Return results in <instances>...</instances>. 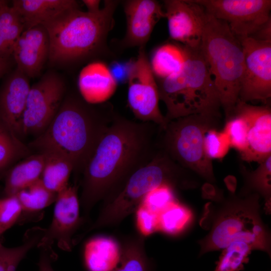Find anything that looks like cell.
<instances>
[{
    "instance_id": "obj_1",
    "label": "cell",
    "mask_w": 271,
    "mask_h": 271,
    "mask_svg": "<svg viewBox=\"0 0 271 271\" xmlns=\"http://www.w3.org/2000/svg\"><path fill=\"white\" fill-rule=\"evenodd\" d=\"M159 131L154 123L117 115L82 173L79 201L86 214L99 201L114 198L130 176L153 158Z\"/></svg>"
},
{
    "instance_id": "obj_2",
    "label": "cell",
    "mask_w": 271,
    "mask_h": 271,
    "mask_svg": "<svg viewBox=\"0 0 271 271\" xmlns=\"http://www.w3.org/2000/svg\"><path fill=\"white\" fill-rule=\"evenodd\" d=\"M118 114L106 103L96 106L75 94L65 96L45 131L29 144L37 153H54L70 160L82 173L98 143Z\"/></svg>"
},
{
    "instance_id": "obj_3",
    "label": "cell",
    "mask_w": 271,
    "mask_h": 271,
    "mask_svg": "<svg viewBox=\"0 0 271 271\" xmlns=\"http://www.w3.org/2000/svg\"><path fill=\"white\" fill-rule=\"evenodd\" d=\"M116 1L106 0L98 13L69 9L44 24L50 40L49 61L53 65L78 62L103 50L113 26Z\"/></svg>"
},
{
    "instance_id": "obj_4",
    "label": "cell",
    "mask_w": 271,
    "mask_h": 271,
    "mask_svg": "<svg viewBox=\"0 0 271 271\" xmlns=\"http://www.w3.org/2000/svg\"><path fill=\"white\" fill-rule=\"evenodd\" d=\"M192 173L159 148L148 163L130 176L119 192L104 203L95 222L77 239L79 240L92 230L119 224L134 212L146 195L157 186L167 184L183 189L197 187L198 182L192 178Z\"/></svg>"
},
{
    "instance_id": "obj_5",
    "label": "cell",
    "mask_w": 271,
    "mask_h": 271,
    "mask_svg": "<svg viewBox=\"0 0 271 271\" xmlns=\"http://www.w3.org/2000/svg\"><path fill=\"white\" fill-rule=\"evenodd\" d=\"M186 47L187 58L182 69L156 80L160 99L167 108L166 119L197 114L220 117L219 95L200 48Z\"/></svg>"
},
{
    "instance_id": "obj_6",
    "label": "cell",
    "mask_w": 271,
    "mask_h": 271,
    "mask_svg": "<svg viewBox=\"0 0 271 271\" xmlns=\"http://www.w3.org/2000/svg\"><path fill=\"white\" fill-rule=\"evenodd\" d=\"M260 198L257 193L241 196L230 192L213 217L209 232L197 242L199 256L242 241L270 256V233L261 218Z\"/></svg>"
},
{
    "instance_id": "obj_7",
    "label": "cell",
    "mask_w": 271,
    "mask_h": 271,
    "mask_svg": "<svg viewBox=\"0 0 271 271\" xmlns=\"http://www.w3.org/2000/svg\"><path fill=\"white\" fill-rule=\"evenodd\" d=\"M199 48L207 63L226 120L233 115L244 77L241 44L225 22L207 14Z\"/></svg>"
},
{
    "instance_id": "obj_8",
    "label": "cell",
    "mask_w": 271,
    "mask_h": 271,
    "mask_svg": "<svg viewBox=\"0 0 271 271\" xmlns=\"http://www.w3.org/2000/svg\"><path fill=\"white\" fill-rule=\"evenodd\" d=\"M220 117L193 114L169 121L160 130L158 147L182 167L207 182H215L212 160L206 155L204 140L211 128H217Z\"/></svg>"
},
{
    "instance_id": "obj_9",
    "label": "cell",
    "mask_w": 271,
    "mask_h": 271,
    "mask_svg": "<svg viewBox=\"0 0 271 271\" xmlns=\"http://www.w3.org/2000/svg\"><path fill=\"white\" fill-rule=\"evenodd\" d=\"M194 1L208 14L225 22L237 38L271 40V1Z\"/></svg>"
},
{
    "instance_id": "obj_10",
    "label": "cell",
    "mask_w": 271,
    "mask_h": 271,
    "mask_svg": "<svg viewBox=\"0 0 271 271\" xmlns=\"http://www.w3.org/2000/svg\"><path fill=\"white\" fill-rule=\"evenodd\" d=\"M65 84L57 73L48 71L31 86L22 121L23 137H37L58 112L65 97Z\"/></svg>"
},
{
    "instance_id": "obj_11",
    "label": "cell",
    "mask_w": 271,
    "mask_h": 271,
    "mask_svg": "<svg viewBox=\"0 0 271 271\" xmlns=\"http://www.w3.org/2000/svg\"><path fill=\"white\" fill-rule=\"evenodd\" d=\"M127 77V101L135 117L164 129L168 122L159 108L158 84L144 47L140 48L137 57L129 65Z\"/></svg>"
},
{
    "instance_id": "obj_12",
    "label": "cell",
    "mask_w": 271,
    "mask_h": 271,
    "mask_svg": "<svg viewBox=\"0 0 271 271\" xmlns=\"http://www.w3.org/2000/svg\"><path fill=\"white\" fill-rule=\"evenodd\" d=\"M238 39L244 58V73L239 100L266 103L271 97V40L250 37Z\"/></svg>"
},
{
    "instance_id": "obj_13",
    "label": "cell",
    "mask_w": 271,
    "mask_h": 271,
    "mask_svg": "<svg viewBox=\"0 0 271 271\" xmlns=\"http://www.w3.org/2000/svg\"><path fill=\"white\" fill-rule=\"evenodd\" d=\"M170 38L190 48L200 47L207 14L194 0L164 1Z\"/></svg>"
},
{
    "instance_id": "obj_14",
    "label": "cell",
    "mask_w": 271,
    "mask_h": 271,
    "mask_svg": "<svg viewBox=\"0 0 271 271\" xmlns=\"http://www.w3.org/2000/svg\"><path fill=\"white\" fill-rule=\"evenodd\" d=\"M77 190L76 185H68L57 193L52 222L46 229L38 246L42 244L52 246L56 242L61 249L71 250L73 236L82 221Z\"/></svg>"
},
{
    "instance_id": "obj_15",
    "label": "cell",
    "mask_w": 271,
    "mask_h": 271,
    "mask_svg": "<svg viewBox=\"0 0 271 271\" xmlns=\"http://www.w3.org/2000/svg\"><path fill=\"white\" fill-rule=\"evenodd\" d=\"M233 115L241 117L247 125V147L245 152L240 155L241 160L259 164L270 156L271 110L269 106L268 105H253L238 100Z\"/></svg>"
},
{
    "instance_id": "obj_16",
    "label": "cell",
    "mask_w": 271,
    "mask_h": 271,
    "mask_svg": "<svg viewBox=\"0 0 271 271\" xmlns=\"http://www.w3.org/2000/svg\"><path fill=\"white\" fill-rule=\"evenodd\" d=\"M30 88L29 78L17 67L0 87V119L21 140L22 118Z\"/></svg>"
},
{
    "instance_id": "obj_17",
    "label": "cell",
    "mask_w": 271,
    "mask_h": 271,
    "mask_svg": "<svg viewBox=\"0 0 271 271\" xmlns=\"http://www.w3.org/2000/svg\"><path fill=\"white\" fill-rule=\"evenodd\" d=\"M50 40L43 25L24 30L16 42L12 57L18 68L29 78L39 76L49 59Z\"/></svg>"
},
{
    "instance_id": "obj_18",
    "label": "cell",
    "mask_w": 271,
    "mask_h": 271,
    "mask_svg": "<svg viewBox=\"0 0 271 271\" xmlns=\"http://www.w3.org/2000/svg\"><path fill=\"white\" fill-rule=\"evenodd\" d=\"M123 8L126 19L123 45L144 47L157 22L165 18L162 6L154 0H129Z\"/></svg>"
},
{
    "instance_id": "obj_19",
    "label": "cell",
    "mask_w": 271,
    "mask_h": 271,
    "mask_svg": "<svg viewBox=\"0 0 271 271\" xmlns=\"http://www.w3.org/2000/svg\"><path fill=\"white\" fill-rule=\"evenodd\" d=\"M79 78L81 97L92 104L106 102L117 88V81L111 70L102 62L92 63L85 67Z\"/></svg>"
},
{
    "instance_id": "obj_20",
    "label": "cell",
    "mask_w": 271,
    "mask_h": 271,
    "mask_svg": "<svg viewBox=\"0 0 271 271\" xmlns=\"http://www.w3.org/2000/svg\"><path fill=\"white\" fill-rule=\"evenodd\" d=\"M11 6L20 17L25 30L44 25L66 10L79 6L74 0H14Z\"/></svg>"
},
{
    "instance_id": "obj_21",
    "label": "cell",
    "mask_w": 271,
    "mask_h": 271,
    "mask_svg": "<svg viewBox=\"0 0 271 271\" xmlns=\"http://www.w3.org/2000/svg\"><path fill=\"white\" fill-rule=\"evenodd\" d=\"M45 161L43 154H32L14 165L8 171L4 187L6 196L19 191L41 178Z\"/></svg>"
},
{
    "instance_id": "obj_22",
    "label": "cell",
    "mask_w": 271,
    "mask_h": 271,
    "mask_svg": "<svg viewBox=\"0 0 271 271\" xmlns=\"http://www.w3.org/2000/svg\"><path fill=\"white\" fill-rule=\"evenodd\" d=\"M84 256L88 271H111L119 264L120 245L112 237H96L86 244Z\"/></svg>"
},
{
    "instance_id": "obj_23",
    "label": "cell",
    "mask_w": 271,
    "mask_h": 271,
    "mask_svg": "<svg viewBox=\"0 0 271 271\" xmlns=\"http://www.w3.org/2000/svg\"><path fill=\"white\" fill-rule=\"evenodd\" d=\"M187 58L185 46L168 43L156 48L149 62L156 80H160L179 71Z\"/></svg>"
},
{
    "instance_id": "obj_24",
    "label": "cell",
    "mask_w": 271,
    "mask_h": 271,
    "mask_svg": "<svg viewBox=\"0 0 271 271\" xmlns=\"http://www.w3.org/2000/svg\"><path fill=\"white\" fill-rule=\"evenodd\" d=\"M240 171L244 180V185L239 195L244 196L257 193L264 200V209L266 214L271 210V156L266 158L254 170L248 171L243 165Z\"/></svg>"
},
{
    "instance_id": "obj_25",
    "label": "cell",
    "mask_w": 271,
    "mask_h": 271,
    "mask_svg": "<svg viewBox=\"0 0 271 271\" xmlns=\"http://www.w3.org/2000/svg\"><path fill=\"white\" fill-rule=\"evenodd\" d=\"M45 161L40 180L51 191L58 193L68 184L74 166L71 161L61 155L54 153H42Z\"/></svg>"
},
{
    "instance_id": "obj_26",
    "label": "cell",
    "mask_w": 271,
    "mask_h": 271,
    "mask_svg": "<svg viewBox=\"0 0 271 271\" xmlns=\"http://www.w3.org/2000/svg\"><path fill=\"white\" fill-rule=\"evenodd\" d=\"M142 235L129 236L123 241L119 263L111 271H152L153 265L145 248Z\"/></svg>"
},
{
    "instance_id": "obj_27",
    "label": "cell",
    "mask_w": 271,
    "mask_h": 271,
    "mask_svg": "<svg viewBox=\"0 0 271 271\" xmlns=\"http://www.w3.org/2000/svg\"><path fill=\"white\" fill-rule=\"evenodd\" d=\"M46 229L34 227L25 233L21 245L14 247L0 246V271H16L20 262L28 252L38 246L45 233Z\"/></svg>"
},
{
    "instance_id": "obj_28",
    "label": "cell",
    "mask_w": 271,
    "mask_h": 271,
    "mask_svg": "<svg viewBox=\"0 0 271 271\" xmlns=\"http://www.w3.org/2000/svg\"><path fill=\"white\" fill-rule=\"evenodd\" d=\"M193 218L191 209L176 200L158 215V231L171 236L179 235L192 224Z\"/></svg>"
},
{
    "instance_id": "obj_29",
    "label": "cell",
    "mask_w": 271,
    "mask_h": 271,
    "mask_svg": "<svg viewBox=\"0 0 271 271\" xmlns=\"http://www.w3.org/2000/svg\"><path fill=\"white\" fill-rule=\"evenodd\" d=\"M32 151L0 119V173L7 171Z\"/></svg>"
},
{
    "instance_id": "obj_30",
    "label": "cell",
    "mask_w": 271,
    "mask_h": 271,
    "mask_svg": "<svg viewBox=\"0 0 271 271\" xmlns=\"http://www.w3.org/2000/svg\"><path fill=\"white\" fill-rule=\"evenodd\" d=\"M24 31L20 17L8 5L0 13V58H13L14 46Z\"/></svg>"
},
{
    "instance_id": "obj_31",
    "label": "cell",
    "mask_w": 271,
    "mask_h": 271,
    "mask_svg": "<svg viewBox=\"0 0 271 271\" xmlns=\"http://www.w3.org/2000/svg\"><path fill=\"white\" fill-rule=\"evenodd\" d=\"M57 193L48 189L40 179L19 191L18 197L23 212L33 213L39 211L55 202Z\"/></svg>"
},
{
    "instance_id": "obj_32",
    "label": "cell",
    "mask_w": 271,
    "mask_h": 271,
    "mask_svg": "<svg viewBox=\"0 0 271 271\" xmlns=\"http://www.w3.org/2000/svg\"><path fill=\"white\" fill-rule=\"evenodd\" d=\"M252 247L242 241L231 242L223 249L214 271H240L248 263Z\"/></svg>"
},
{
    "instance_id": "obj_33",
    "label": "cell",
    "mask_w": 271,
    "mask_h": 271,
    "mask_svg": "<svg viewBox=\"0 0 271 271\" xmlns=\"http://www.w3.org/2000/svg\"><path fill=\"white\" fill-rule=\"evenodd\" d=\"M174 189L167 184L157 186L146 195L140 204L158 215L172 203L178 200L175 197Z\"/></svg>"
},
{
    "instance_id": "obj_34",
    "label": "cell",
    "mask_w": 271,
    "mask_h": 271,
    "mask_svg": "<svg viewBox=\"0 0 271 271\" xmlns=\"http://www.w3.org/2000/svg\"><path fill=\"white\" fill-rule=\"evenodd\" d=\"M227 134L223 130L211 128L206 133L204 140V148L206 156L211 160L222 159L230 148Z\"/></svg>"
},
{
    "instance_id": "obj_35",
    "label": "cell",
    "mask_w": 271,
    "mask_h": 271,
    "mask_svg": "<svg viewBox=\"0 0 271 271\" xmlns=\"http://www.w3.org/2000/svg\"><path fill=\"white\" fill-rule=\"evenodd\" d=\"M228 136L231 148L235 149L241 155L247 147V125L240 116L233 115L226 120L223 130Z\"/></svg>"
},
{
    "instance_id": "obj_36",
    "label": "cell",
    "mask_w": 271,
    "mask_h": 271,
    "mask_svg": "<svg viewBox=\"0 0 271 271\" xmlns=\"http://www.w3.org/2000/svg\"><path fill=\"white\" fill-rule=\"evenodd\" d=\"M23 212L16 195L0 199V236L18 221Z\"/></svg>"
},
{
    "instance_id": "obj_37",
    "label": "cell",
    "mask_w": 271,
    "mask_h": 271,
    "mask_svg": "<svg viewBox=\"0 0 271 271\" xmlns=\"http://www.w3.org/2000/svg\"><path fill=\"white\" fill-rule=\"evenodd\" d=\"M136 212V225L143 236L158 231V215L140 204Z\"/></svg>"
},
{
    "instance_id": "obj_38",
    "label": "cell",
    "mask_w": 271,
    "mask_h": 271,
    "mask_svg": "<svg viewBox=\"0 0 271 271\" xmlns=\"http://www.w3.org/2000/svg\"><path fill=\"white\" fill-rule=\"evenodd\" d=\"M52 246L41 245L40 254L38 261L39 271H54L52 266V262L56 256L52 249Z\"/></svg>"
},
{
    "instance_id": "obj_39",
    "label": "cell",
    "mask_w": 271,
    "mask_h": 271,
    "mask_svg": "<svg viewBox=\"0 0 271 271\" xmlns=\"http://www.w3.org/2000/svg\"><path fill=\"white\" fill-rule=\"evenodd\" d=\"M82 2L87 9V12L95 14L99 12L100 1L99 0H83Z\"/></svg>"
},
{
    "instance_id": "obj_40",
    "label": "cell",
    "mask_w": 271,
    "mask_h": 271,
    "mask_svg": "<svg viewBox=\"0 0 271 271\" xmlns=\"http://www.w3.org/2000/svg\"><path fill=\"white\" fill-rule=\"evenodd\" d=\"M13 61H14L13 58L10 59L0 58V78L9 72Z\"/></svg>"
},
{
    "instance_id": "obj_41",
    "label": "cell",
    "mask_w": 271,
    "mask_h": 271,
    "mask_svg": "<svg viewBox=\"0 0 271 271\" xmlns=\"http://www.w3.org/2000/svg\"><path fill=\"white\" fill-rule=\"evenodd\" d=\"M8 5V4L7 1L4 0H0V13Z\"/></svg>"
},
{
    "instance_id": "obj_42",
    "label": "cell",
    "mask_w": 271,
    "mask_h": 271,
    "mask_svg": "<svg viewBox=\"0 0 271 271\" xmlns=\"http://www.w3.org/2000/svg\"><path fill=\"white\" fill-rule=\"evenodd\" d=\"M2 243H1V240H0V246L2 245Z\"/></svg>"
}]
</instances>
